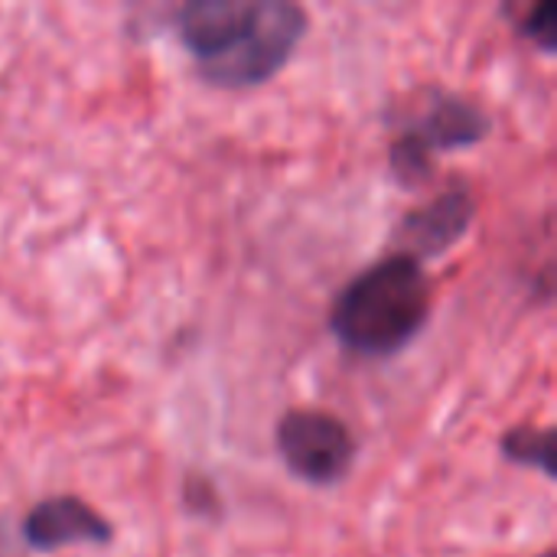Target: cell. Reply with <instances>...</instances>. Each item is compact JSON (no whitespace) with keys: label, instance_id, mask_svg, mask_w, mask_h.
<instances>
[{"label":"cell","instance_id":"6da1fadb","mask_svg":"<svg viewBox=\"0 0 557 557\" xmlns=\"http://www.w3.org/2000/svg\"><path fill=\"white\" fill-rule=\"evenodd\" d=\"M173 26L206 85L248 91L290 65L310 33V13L294 0H189Z\"/></svg>","mask_w":557,"mask_h":557},{"label":"cell","instance_id":"7a4b0ae2","mask_svg":"<svg viewBox=\"0 0 557 557\" xmlns=\"http://www.w3.org/2000/svg\"><path fill=\"white\" fill-rule=\"evenodd\" d=\"M431 310L428 268L405 251H392L343 284L330 310V330L352 356L388 359L424 333Z\"/></svg>","mask_w":557,"mask_h":557},{"label":"cell","instance_id":"3957f363","mask_svg":"<svg viewBox=\"0 0 557 557\" xmlns=\"http://www.w3.org/2000/svg\"><path fill=\"white\" fill-rule=\"evenodd\" d=\"M490 131L493 117L480 101L460 91L431 88L428 104L418 114H411L392 137V176L398 180V186L418 189L434 176L437 153L476 147L490 137Z\"/></svg>","mask_w":557,"mask_h":557},{"label":"cell","instance_id":"277c9868","mask_svg":"<svg viewBox=\"0 0 557 557\" xmlns=\"http://www.w3.org/2000/svg\"><path fill=\"white\" fill-rule=\"evenodd\" d=\"M274 444L290 476L317 490L343 483L359 454L352 428L333 411L320 408L284 411L274 428Z\"/></svg>","mask_w":557,"mask_h":557},{"label":"cell","instance_id":"5b68a950","mask_svg":"<svg viewBox=\"0 0 557 557\" xmlns=\"http://www.w3.org/2000/svg\"><path fill=\"white\" fill-rule=\"evenodd\" d=\"M476 212L480 209H476L473 189L467 183H454V186L441 189L437 196H431L428 202L405 212L395 228V238L405 255H411L424 264V261L447 255L454 245H460L467 238V232L473 228Z\"/></svg>","mask_w":557,"mask_h":557},{"label":"cell","instance_id":"8992f818","mask_svg":"<svg viewBox=\"0 0 557 557\" xmlns=\"http://www.w3.org/2000/svg\"><path fill=\"white\" fill-rule=\"evenodd\" d=\"M20 539L26 552H36V555H52L72 545L104 548L114 542V525L82 496L62 493V496L39 499L23 516Z\"/></svg>","mask_w":557,"mask_h":557},{"label":"cell","instance_id":"52a82bcc","mask_svg":"<svg viewBox=\"0 0 557 557\" xmlns=\"http://www.w3.org/2000/svg\"><path fill=\"white\" fill-rule=\"evenodd\" d=\"M499 454L525 470L542 473L545 480H555V431L552 428H535V424H519L499 437Z\"/></svg>","mask_w":557,"mask_h":557},{"label":"cell","instance_id":"ba28073f","mask_svg":"<svg viewBox=\"0 0 557 557\" xmlns=\"http://www.w3.org/2000/svg\"><path fill=\"white\" fill-rule=\"evenodd\" d=\"M516 29L522 39H529L532 46H539L542 52L555 55L557 52V0H542L535 7H529L519 20Z\"/></svg>","mask_w":557,"mask_h":557},{"label":"cell","instance_id":"9c48e42d","mask_svg":"<svg viewBox=\"0 0 557 557\" xmlns=\"http://www.w3.org/2000/svg\"><path fill=\"white\" fill-rule=\"evenodd\" d=\"M0 557H29L23 539H20V529L7 516H0Z\"/></svg>","mask_w":557,"mask_h":557}]
</instances>
